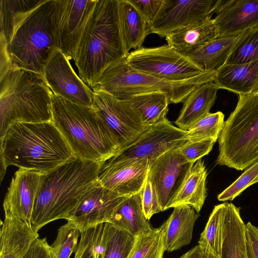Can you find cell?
I'll use <instances>...</instances> for the list:
<instances>
[{"label": "cell", "mask_w": 258, "mask_h": 258, "mask_svg": "<svg viewBox=\"0 0 258 258\" xmlns=\"http://www.w3.org/2000/svg\"><path fill=\"white\" fill-rule=\"evenodd\" d=\"M179 258H216L206 255L198 245L183 254Z\"/></svg>", "instance_id": "obj_46"}, {"label": "cell", "mask_w": 258, "mask_h": 258, "mask_svg": "<svg viewBox=\"0 0 258 258\" xmlns=\"http://www.w3.org/2000/svg\"><path fill=\"white\" fill-rule=\"evenodd\" d=\"M166 224L136 237L135 246L128 258H163L165 251Z\"/></svg>", "instance_id": "obj_34"}, {"label": "cell", "mask_w": 258, "mask_h": 258, "mask_svg": "<svg viewBox=\"0 0 258 258\" xmlns=\"http://www.w3.org/2000/svg\"><path fill=\"white\" fill-rule=\"evenodd\" d=\"M0 85V139L16 122H52V92L42 76L11 69Z\"/></svg>", "instance_id": "obj_5"}, {"label": "cell", "mask_w": 258, "mask_h": 258, "mask_svg": "<svg viewBox=\"0 0 258 258\" xmlns=\"http://www.w3.org/2000/svg\"><path fill=\"white\" fill-rule=\"evenodd\" d=\"M219 0H164L156 20L148 25V33L166 37L172 32L212 17Z\"/></svg>", "instance_id": "obj_14"}, {"label": "cell", "mask_w": 258, "mask_h": 258, "mask_svg": "<svg viewBox=\"0 0 258 258\" xmlns=\"http://www.w3.org/2000/svg\"><path fill=\"white\" fill-rule=\"evenodd\" d=\"M221 258H248L246 224L231 203L226 202Z\"/></svg>", "instance_id": "obj_25"}, {"label": "cell", "mask_w": 258, "mask_h": 258, "mask_svg": "<svg viewBox=\"0 0 258 258\" xmlns=\"http://www.w3.org/2000/svg\"><path fill=\"white\" fill-rule=\"evenodd\" d=\"M55 0H42L14 27L7 43L12 70L43 77L46 63L56 48L53 29Z\"/></svg>", "instance_id": "obj_6"}, {"label": "cell", "mask_w": 258, "mask_h": 258, "mask_svg": "<svg viewBox=\"0 0 258 258\" xmlns=\"http://www.w3.org/2000/svg\"><path fill=\"white\" fill-rule=\"evenodd\" d=\"M23 258H53L52 247L46 238H38Z\"/></svg>", "instance_id": "obj_43"}, {"label": "cell", "mask_w": 258, "mask_h": 258, "mask_svg": "<svg viewBox=\"0 0 258 258\" xmlns=\"http://www.w3.org/2000/svg\"><path fill=\"white\" fill-rule=\"evenodd\" d=\"M239 36L218 37L186 56L204 71H216L226 64Z\"/></svg>", "instance_id": "obj_28"}, {"label": "cell", "mask_w": 258, "mask_h": 258, "mask_svg": "<svg viewBox=\"0 0 258 258\" xmlns=\"http://www.w3.org/2000/svg\"><path fill=\"white\" fill-rule=\"evenodd\" d=\"M238 96L218 139L216 163L242 171L258 161V92Z\"/></svg>", "instance_id": "obj_7"}, {"label": "cell", "mask_w": 258, "mask_h": 258, "mask_svg": "<svg viewBox=\"0 0 258 258\" xmlns=\"http://www.w3.org/2000/svg\"><path fill=\"white\" fill-rule=\"evenodd\" d=\"M136 237L128 232L104 223L102 244L103 258H128L135 246Z\"/></svg>", "instance_id": "obj_32"}, {"label": "cell", "mask_w": 258, "mask_h": 258, "mask_svg": "<svg viewBox=\"0 0 258 258\" xmlns=\"http://www.w3.org/2000/svg\"><path fill=\"white\" fill-rule=\"evenodd\" d=\"M200 214L191 206L182 205L174 208L165 222V251L171 252L190 243L195 222Z\"/></svg>", "instance_id": "obj_26"}, {"label": "cell", "mask_w": 258, "mask_h": 258, "mask_svg": "<svg viewBox=\"0 0 258 258\" xmlns=\"http://www.w3.org/2000/svg\"><path fill=\"white\" fill-rule=\"evenodd\" d=\"M213 82L237 95L258 92V59L246 63L225 64L215 71Z\"/></svg>", "instance_id": "obj_21"}, {"label": "cell", "mask_w": 258, "mask_h": 258, "mask_svg": "<svg viewBox=\"0 0 258 258\" xmlns=\"http://www.w3.org/2000/svg\"><path fill=\"white\" fill-rule=\"evenodd\" d=\"M150 168L147 158L116 160L102 165L98 181L101 185L121 196L130 197L142 190Z\"/></svg>", "instance_id": "obj_15"}, {"label": "cell", "mask_w": 258, "mask_h": 258, "mask_svg": "<svg viewBox=\"0 0 258 258\" xmlns=\"http://www.w3.org/2000/svg\"><path fill=\"white\" fill-rule=\"evenodd\" d=\"M140 192L143 212L149 220L162 211L157 191L148 177Z\"/></svg>", "instance_id": "obj_41"}, {"label": "cell", "mask_w": 258, "mask_h": 258, "mask_svg": "<svg viewBox=\"0 0 258 258\" xmlns=\"http://www.w3.org/2000/svg\"><path fill=\"white\" fill-rule=\"evenodd\" d=\"M93 92V107L118 138L121 150L134 142L148 128L127 100L104 91Z\"/></svg>", "instance_id": "obj_11"}, {"label": "cell", "mask_w": 258, "mask_h": 258, "mask_svg": "<svg viewBox=\"0 0 258 258\" xmlns=\"http://www.w3.org/2000/svg\"><path fill=\"white\" fill-rule=\"evenodd\" d=\"M193 164L175 148L162 155L150 166L148 177L157 191L162 212L167 210Z\"/></svg>", "instance_id": "obj_16"}, {"label": "cell", "mask_w": 258, "mask_h": 258, "mask_svg": "<svg viewBox=\"0 0 258 258\" xmlns=\"http://www.w3.org/2000/svg\"><path fill=\"white\" fill-rule=\"evenodd\" d=\"M128 197L106 188L98 182L90 188L67 220L81 232L100 224L110 222L117 206Z\"/></svg>", "instance_id": "obj_17"}, {"label": "cell", "mask_w": 258, "mask_h": 258, "mask_svg": "<svg viewBox=\"0 0 258 258\" xmlns=\"http://www.w3.org/2000/svg\"><path fill=\"white\" fill-rule=\"evenodd\" d=\"M41 1L0 0V35L6 39L7 43L11 39L14 27Z\"/></svg>", "instance_id": "obj_33"}, {"label": "cell", "mask_w": 258, "mask_h": 258, "mask_svg": "<svg viewBox=\"0 0 258 258\" xmlns=\"http://www.w3.org/2000/svg\"><path fill=\"white\" fill-rule=\"evenodd\" d=\"M97 0H55L53 29L55 46L70 60L76 51Z\"/></svg>", "instance_id": "obj_10"}, {"label": "cell", "mask_w": 258, "mask_h": 258, "mask_svg": "<svg viewBox=\"0 0 258 258\" xmlns=\"http://www.w3.org/2000/svg\"><path fill=\"white\" fill-rule=\"evenodd\" d=\"M104 226L100 224L81 233L74 258H103Z\"/></svg>", "instance_id": "obj_38"}, {"label": "cell", "mask_w": 258, "mask_h": 258, "mask_svg": "<svg viewBox=\"0 0 258 258\" xmlns=\"http://www.w3.org/2000/svg\"><path fill=\"white\" fill-rule=\"evenodd\" d=\"M41 175L36 171L18 169L4 200L5 217L18 219L32 226L33 211Z\"/></svg>", "instance_id": "obj_18"}, {"label": "cell", "mask_w": 258, "mask_h": 258, "mask_svg": "<svg viewBox=\"0 0 258 258\" xmlns=\"http://www.w3.org/2000/svg\"><path fill=\"white\" fill-rule=\"evenodd\" d=\"M104 163L75 157L42 174L33 211L32 227L38 231L52 221L69 218L88 191L98 183Z\"/></svg>", "instance_id": "obj_1"}, {"label": "cell", "mask_w": 258, "mask_h": 258, "mask_svg": "<svg viewBox=\"0 0 258 258\" xmlns=\"http://www.w3.org/2000/svg\"><path fill=\"white\" fill-rule=\"evenodd\" d=\"M217 38L214 20L209 17L172 32L165 39L167 45L186 55Z\"/></svg>", "instance_id": "obj_23"}, {"label": "cell", "mask_w": 258, "mask_h": 258, "mask_svg": "<svg viewBox=\"0 0 258 258\" xmlns=\"http://www.w3.org/2000/svg\"><path fill=\"white\" fill-rule=\"evenodd\" d=\"M1 42V71L0 79L3 78L12 69L10 58L9 55L7 42L6 39L0 35Z\"/></svg>", "instance_id": "obj_45"}, {"label": "cell", "mask_w": 258, "mask_h": 258, "mask_svg": "<svg viewBox=\"0 0 258 258\" xmlns=\"http://www.w3.org/2000/svg\"><path fill=\"white\" fill-rule=\"evenodd\" d=\"M258 182V161L244 170L231 185L218 195L219 201H231L250 185Z\"/></svg>", "instance_id": "obj_39"}, {"label": "cell", "mask_w": 258, "mask_h": 258, "mask_svg": "<svg viewBox=\"0 0 258 258\" xmlns=\"http://www.w3.org/2000/svg\"><path fill=\"white\" fill-rule=\"evenodd\" d=\"M81 233L74 224L69 221L60 227L56 237L51 245L53 258H70L78 248V239Z\"/></svg>", "instance_id": "obj_37"}, {"label": "cell", "mask_w": 258, "mask_h": 258, "mask_svg": "<svg viewBox=\"0 0 258 258\" xmlns=\"http://www.w3.org/2000/svg\"><path fill=\"white\" fill-rule=\"evenodd\" d=\"M187 131L174 126L166 118L149 126L134 142L112 158L116 160L147 158L150 166L167 151L178 148L187 141Z\"/></svg>", "instance_id": "obj_12"}, {"label": "cell", "mask_w": 258, "mask_h": 258, "mask_svg": "<svg viewBox=\"0 0 258 258\" xmlns=\"http://www.w3.org/2000/svg\"><path fill=\"white\" fill-rule=\"evenodd\" d=\"M207 171L201 159L195 162L167 209L182 205L192 207L199 213L207 197Z\"/></svg>", "instance_id": "obj_22"}, {"label": "cell", "mask_w": 258, "mask_h": 258, "mask_svg": "<svg viewBox=\"0 0 258 258\" xmlns=\"http://www.w3.org/2000/svg\"><path fill=\"white\" fill-rule=\"evenodd\" d=\"M124 100H127L140 113L147 127L166 118L170 103L165 93L157 91L137 94Z\"/></svg>", "instance_id": "obj_30"}, {"label": "cell", "mask_w": 258, "mask_h": 258, "mask_svg": "<svg viewBox=\"0 0 258 258\" xmlns=\"http://www.w3.org/2000/svg\"><path fill=\"white\" fill-rule=\"evenodd\" d=\"M38 231L20 220L5 217L0 229V258H23Z\"/></svg>", "instance_id": "obj_20"}, {"label": "cell", "mask_w": 258, "mask_h": 258, "mask_svg": "<svg viewBox=\"0 0 258 258\" xmlns=\"http://www.w3.org/2000/svg\"><path fill=\"white\" fill-rule=\"evenodd\" d=\"M119 0H97L74 60L80 78L91 89L103 73L130 53L120 28Z\"/></svg>", "instance_id": "obj_3"}, {"label": "cell", "mask_w": 258, "mask_h": 258, "mask_svg": "<svg viewBox=\"0 0 258 258\" xmlns=\"http://www.w3.org/2000/svg\"><path fill=\"white\" fill-rule=\"evenodd\" d=\"M0 139L1 180L10 165L44 174L75 157L52 122H16Z\"/></svg>", "instance_id": "obj_2"}, {"label": "cell", "mask_w": 258, "mask_h": 258, "mask_svg": "<svg viewBox=\"0 0 258 258\" xmlns=\"http://www.w3.org/2000/svg\"><path fill=\"white\" fill-rule=\"evenodd\" d=\"M110 223L135 237L153 229L144 214L141 192L122 201L115 209Z\"/></svg>", "instance_id": "obj_27"}, {"label": "cell", "mask_w": 258, "mask_h": 258, "mask_svg": "<svg viewBox=\"0 0 258 258\" xmlns=\"http://www.w3.org/2000/svg\"><path fill=\"white\" fill-rule=\"evenodd\" d=\"M225 210L226 202L215 206L201 234L198 245L208 256L221 258Z\"/></svg>", "instance_id": "obj_31"}, {"label": "cell", "mask_w": 258, "mask_h": 258, "mask_svg": "<svg viewBox=\"0 0 258 258\" xmlns=\"http://www.w3.org/2000/svg\"><path fill=\"white\" fill-rule=\"evenodd\" d=\"M248 258H258V228L250 222L246 224Z\"/></svg>", "instance_id": "obj_44"}, {"label": "cell", "mask_w": 258, "mask_h": 258, "mask_svg": "<svg viewBox=\"0 0 258 258\" xmlns=\"http://www.w3.org/2000/svg\"><path fill=\"white\" fill-rule=\"evenodd\" d=\"M51 105L52 122L75 157L103 163L121 150L118 138L93 106L73 103L53 93Z\"/></svg>", "instance_id": "obj_4"}, {"label": "cell", "mask_w": 258, "mask_h": 258, "mask_svg": "<svg viewBox=\"0 0 258 258\" xmlns=\"http://www.w3.org/2000/svg\"><path fill=\"white\" fill-rule=\"evenodd\" d=\"M215 143L214 141L210 140L187 141L178 149L187 161L194 163L208 154Z\"/></svg>", "instance_id": "obj_40"}, {"label": "cell", "mask_w": 258, "mask_h": 258, "mask_svg": "<svg viewBox=\"0 0 258 258\" xmlns=\"http://www.w3.org/2000/svg\"><path fill=\"white\" fill-rule=\"evenodd\" d=\"M215 74V71H209L184 81H168L136 70L124 58L107 68L92 90L106 92L120 99L137 94L162 92L170 103L177 104L183 102L196 88L213 82Z\"/></svg>", "instance_id": "obj_8"}, {"label": "cell", "mask_w": 258, "mask_h": 258, "mask_svg": "<svg viewBox=\"0 0 258 258\" xmlns=\"http://www.w3.org/2000/svg\"><path fill=\"white\" fill-rule=\"evenodd\" d=\"M214 18L218 37H234L258 27V0H219Z\"/></svg>", "instance_id": "obj_19"}, {"label": "cell", "mask_w": 258, "mask_h": 258, "mask_svg": "<svg viewBox=\"0 0 258 258\" xmlns=\"http://www.w3.org/2000/svg\"><path fill=\"white\" fill-rule=\"evenodd\" d=\"M43 78L55 95L74 103L93 106V90L76 74L69 59L58 49L47 60Z\"/></svg>", "instance_id": "obj_13"}, {"label": "cell", "mask_w": 258, "mask_h": 258, "mask_svg": "<svg viewBox=\"0 0 258 258\" xmlns=\"http://www.w3.org/2000/svg\"><path fill=\"white\" fill-rule=\"evenodd\" d=\"M224 114L221 111L209 113L194 123L187 131V141L218 140L224 125Z\"/></svg>", "instance_id": "obj_35"}, {"label": "cell", "mask_w": 258, "mask_h": 258, "mask_svg": "<svg viewBox=\"0 0 258 258\" xmlns=\"http://www.w3.org/2000/svg\"><path fill=\"white\" fill-rule=\"evenodd\" d=\"M118 8L120 28L127 51L141 47L148 35L147 22L130 0H119Z\"/></svg>", "instance_id": "obj_29"}, {"label": "cell", "mask_w": 258, "mask_h": 258, "mask_svg": "<svg viewBox=\"0 0 258 258\" xmlns=\"http://www.w3.org/2000/svg\"><path fill=\"white\" fill-rule=\"evenodd\" d=\"M148 23H152L159 15L164 0H130Z\"/></svg>", "instance_id": "obj_42"}, {"label": "cell", "mask_w": 258, "mask_h": 258, "mask_svg": "<svg viewBox=\"0 0 258 258\" xmlns=\"http://www.w3.org/2000/svg\"><path fill=\"white\" fill-rule=\"evenodd\" d=\"M219 89L213 81L203 84L192 90L183 101L179 116L175 121L178 127L187 131L210 113Z\"/></svg>", "instance_id": "obj_24"}, {"label": "cell", "mask_w": 258, "mask_h": 258, "mask_svg": "<svg viewBox=\"0 0 258 258\" xmlns=\"http://www.w3.org/2000/svg\"><path fill=\"white\" fill-rule=\"evenodd\" d=\"M258 59V27L240 35L226 64H242Z\"/></svg>", "instance_id": "obj_36"}, {"label": "cell", "mask_w": 258, "mask_h": 258, "mask_svg": "<svg viewBox=\"0 0 258 258\" xmlns=\"http://www.w3.org/2000/svg\"><path fill=\"white\" fill-rule=\"evenodd\" d=\"M125 59L136 70L171 81L186 80L206 72L167 44L155 47L142 46L130 52Z\"/></svg>", "instance_id": "obj_9"}]
</instances>
